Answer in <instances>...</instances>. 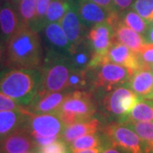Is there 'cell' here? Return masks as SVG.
<instances>
[{
  "label": "cell",
  "instance_id": "cell-33",
  "mask_svg": "<svg viewBox=\"0 0 153 153\" xmlns=\"http://www.w3.org/2000/svg\"><path fill=\"white\" fill-rule=\"evenodd\" d=\"M141 65L152 66L153 65V44H146L143 46L141 50L137 53Z\"/></svg>",
  "mask_w": 153,
  "mask_h": 153
},
{
  "label": "cell",
  "instance_id": "cell-41",
  "mask_svg": "<svg viewBox=\"0 0 153 153\" xmlns=\"http://www.w3.org/2000/svg\"><path fill=\"white\" fill-rule=\"evenodd\" d=\"M4 0H0V4H2V3L4 2Z\"/></svg>",
  "mask_w": 153,
  "mask_h": 153
},
{
  "label": "cell",
  "instance_id": "cell-45",
  "mask_svg": "<svg viewBox=\"0 0 153 153\" xmlns=\"http://www.w3.org/2000/svg\"><path fill=\"white\" fill-rule=\"evenodd\" d=\"M152 102H153V100H152Z\"/></svg>",
  "mask_w": 153,
  "mask_h": 153
},
{
  "label": "cell",
  "instance_id": "cell-37",
  "mask_svg": "<svg viewBox=\"0 0 153 153\" xmlns=\"http://www.w3.org/2000/svg\"><path fill=\"white\" fill-rule=\"evenodd\" d=\"M143 38L148 44H153V26L150 25L147 32L143 36Z\"/></svg>",
  "mask_w": 153,
  "mask_h": 153
},
{
  "label": "cell",
  "instance_id": "cell-43",
  "mask_svg": "<svg viewBox=\"0 0 153 153\" xmlns=\"http://www.w3.org/2000/svg\"><path fill=\"white\" fill-rule=\"evenodd\" d=\"M151 25H152V26H153V20H152V23H151Z\"/></svg>",
  "mask_w": 153,
  "mask_h": 153
},
{
  "label": "cell",
  "instance_id": "cell-14",
  "mask_svg": "<svg viewBox=\"0 0 153 153\" xmlns=\"http://www.w3.org/2000/svg\"><path fill=\"white\" fill-rule=\"evenodd\" d=\"M124 85L130 88L140 100H152L153 71L151 66L142 65L132 74Z\"/></svg>",
  "mask_w": 153,
  "mask_h": 153
},
{
  "label": "cell",
  "instance_id": "cell-17",
  "mask_svg": "<svg viewBox=\"0 0 153 153\" xmlns=\"http://www.w3.org/2000/svg\"><path fill=\"white\" fill-rule=\"evenodd\" d=\"M106 60L108 62L124 66L132 73L142 66L137 53L128 48L124 44L116 41L107 52Z\"/></svg>",
  "mask_w": 153,
  "mask_h": 153
},
{
  "label": "cell",
  "instance_id": "cell-2",
  "mask_svg": "<svg viewBox=\"0 0 153 153\" xmlns=\"http://www.w3.org/2000/svg\"><path fill=\"white\" fill-rule=\"evenodd\" d=\"M41 81L40 68L4 67L0 71V92L26 107L38 93Z\"/></svg>",
  "mask_w": 153,
  "mask_h": 153
},
{
  "label": "cell",
  "instance_id": "cell-36",
  "mask_svg": "<svg viewBox=\"0 0 153 153\" xmlns=\"http://www.w3.org/2000/svg\"><path fill=\"white\" fill-rule=\"evenodd\" d=\"M5 62V43L0 39V71L4 68Z\"/></svg>",
  "mask_w": 153,
  "mask_h": 153
},
{
  "label": "cell",
  "instance_id": "cell-6",
  "mask_svg": "<svg viewBox=\"0 0 153 153\" xmlns=\"http://www.w3.org/2000/svg\"><path fill=\"white\" fill-rule=\"evenodd\" d=\"M41 70V87L38 92H60L66 89L68 77L72 71L65 56L44 57Z\"/></svg>",
  "mask_w": 153,
  "mask_h": 153
},
{
  "label": "cell",
  "instance_id": "cell-7",
  "mask_svg": "<svg viewBox=\"0 0 153 153\" xmlns=\"http://www.w3.org/2000/svg\"><path fill=\"white\" fill-rule=\"evenodd\" d=\"M102 131L109 137L113 146L125 153H151L140 136L124 123H109Z\"/></svg>",
  "mask_w": 153,
  "mask_h": 153
},
{
  "label": "cell",
  "instance_id": "cell-10",
  "mask_svg": "<svg viewBox=\"0 0 153 153\" xmlns=\"http://www.w3.org/2000/svg\"><path fill=\"white\" fill-rule=\"evenodd\" d=\"M76 8L81 20L88 29L102 22H109L114 26L120 19V12L107 10L90 0H78Z\"/></svg>",
  "mask_w": 153,
  "mask_h": 153
},
{
  "label": "cell",
  "instance_id": "cell-19",
  "mask_svg": "<svg viewBox=\"0 0 153 153\" xmlns=\"http://www.w3.org/2000/svg\"><path fill=\"white\" fill-rule=\"evenodd\" d=\"M29 114L27 109L0 111V140L22 128Z\"/></svg>",
  "mask_w": 153,
  "mask_h": 153
},
{
  "label": "cell",
  "instance_id": "cell-32",
  "mask_svg": "<svg viewBox=\"0 0 153 153\" xmlns=\"http://www.w3.org/2000/svg\"><path fill=\"white\" fill-rule=\"evenodd\" d=\"M26 109L18 104L15 100L10 98L5 94L0 92V111H21Z\"/></svg>",
  "mask_w": 153,
  "mask_h": 153
},
{
  "label": "cell",
  "instance_id": "cell-24",
  "mask_svg": "<svg viewBox=\"0 0 153 153\" xmlns=\"http://www.w3.org/2000/svg\"><path fill=\"white\" fill-rule=\"evenodd\" d=\"M13 3L22 26L31 27L36 15L37 0H15Z\"/></svg>",
  "mask_w": 153,
  "mask_h": 153
},
{
  "label": "cell",
  "instance_id": "cell-11",
  "mask_svg": "<svg viewBox=\"0 0 153 153\" xmlns=\"http://www.w3.org/2000/svg\"><path fill=\"white\" fill-rule=\"evenodd\" d=\"M86 42L93 54L106 55L115 42L113 26L109 22L94 25L88 30Z\"/></svg>",
  "mask_w": 153,
  "mask_h": 153
},
{
  "label": "cell",
  "instance_id": "cell-12",
  "mask_svg": "<svg viewBox=\"0 0 153 153\" xmlns=\"http://www.w3.org/2000/svg\"><path fill=\"white\" fill-rule=\"evenodd\" d=\"M59 23L71 42L72 47H76L86 40L88 28L79 16L76 4L66 12Z\"/></svg>",
  "mask_w": 153,
  "mask_h": 153
},
{
  "label": "cell",
  "instance_id": "cell-22",
  "mask_svg": "<svg viewBox=\"0 0 153 153\" xmlns=\"http://www.w3.org/2000/svg\"><path fill=\"white\" fill-rule=\"evenodd\" d=\"M91 59L92 51L86 40L76 47H73L71 53L67 56V60L71 70L75 71L87 70Z\"/></svg>",
  "mask_w": 153,
  "mask_h": 153
},
{
  "label": "cell",
  "instance_id": "cell-9",
  "mask_svg": "<svg viewBox=\"0 0 153 153\" xmlns=\"http://www.w3.org/2000/svg\"><path fill=\"white\" fill-rule=\"evenodd\" d=\"M65 126L56 113L33 114L30 112L22 128L35 139L38 137L60 136Z\"/></svg>",
  "mask_w": 153,
  "mask_h": 153
},
{
  "label": "cell",
  "instance_id": "cell-29",
  "mask_svg": "<svg viewBox=\"0 0 153 153\" xmlns=\"http://www.w3.org/2000/svg\"><path fill=\"white\" fill-rule=\"evenodd\" d=\"M51 0H37L36 15L31 28L40 33L46 26V14Z\"/></svg>",
  "mask_w": 153,
  "mask_h": 153
},
{
  "label": "cell",
  "instance_id": "cell-28",
  "mask_svg": "<svg viewBox=\"0 0 153 153\" xmlns=\"http://www.w3.org/2000/svg\"><path fill=\"white\" fill-rule=\"evenodd\" d=\"M66 90L70 92L75 90H88V75L87 70H72L68 77Z\"/></svg>",
  "mask_w": 153,
  "mask_h": 153
},
{
  "label": "cell",
  "instance_id": "cell-15",
  "mask_svg": "<svg viewBox=\"0 0 153 153\" xmlns=\"http://www.w3.org/2000/svg\"><path fill=\"white\" fill-rule=\"evenodd\" d=\"M22 26L14 3L4 0L0 4V39L6 44Z\"/></svg>",
  "mask_w": 153,
  "mask_h": 153
},
{
  "label": "cell",
  "instance_id": "cell-1",
  "mask_svg": "<svg viewBox=\"0 0 153 153\" xmlns=\"http://www.w3.org/2000/svg\"><path fill=\"white\" fill-rule=\"evenodd\" d=\"M44 57L39 33L27 26H22L5 44V67L39 69Z\"/></svg>",
  "mask_w": 153,
  "mask_h": 153
},
{
  "label": "cell",
  "instance_id": "cell-44",
  "mask_svg": "<svg viewBox=\"0 0 153 153\" xmlns=\"http://www.w3.org/2000/svg\"><path fill=\"white\" fill-rule=\"evenodd\" d=\"M10 1H12V2H15V0H10Z\"/></svg>",
  "mask_w": 153,
  "mask_h": 153
},
{
  "label": "cell",
  "instance_id": "cell-25",
  "mask_svg": "<svg viewBox=\"0 0 153 153\" xmlns=\"http://www.w3.org/2000/svg\"><path fill=\"white\" fill-rule=\"evenodd\" d=\"M74 4L73 0H51L46 14V25L60 22Z\"/></svg>",
  "mask_w": 153,
  "mask_h": 153
},
{
  "label": "cell",
  "instance_id": "cell-3",
  "mask_svg": "<svg viewBox=\"0 0 153 153\" xmlns=\"http://www.w3.org/2000/svg\"><path fill=\"white\" fill-rule=\"evenodd\" d=\"M88 90L95 100H100L105 94L116 88L124 85L132 76L131 71L124 66L111 62H105L87 69Z\"/></svg>",
  "mask_w": 153,
  "mask_h": 153
},
{
  "label": "cell",
  "instance_id": "cell-35",
  "mask_svg": "<svg viewBox=\"0 0 153 153\" xmlns=\"http://www.w3.org/2000/svg\"><path fill=\"white\" fill-rule=\"evenodd\" d=\"M94 2V4H97L100 6L103 7L105 9H106L107 10L111 11V12H117V9L116 8L113 0H90ZM119 12V11H118Z\"/></svg>",
  "mask_w": 153,
  "mask_h": 153
},
{
  "label": "cell",
  "instance_id": "cell-30",
  "mask_svg": "<svg viewBox=\"0 0 153 153\" xmlns=\"http://www.w3.org/2000/svg\"><path fill=\"white\" fill-rule=\"evenodd\" d=\"M131 8L151 25L153 20V0H134Z\"/></svg>",
  "mask_w": 153,
  "mask_h": 153
},
{
  "label": "cell",
  "instance_id": "cell-18",
  "mask_svg": "<svg viewBox=\"0 0 153 153\" xmlns=\"http://www.w3.org/2000/svg\"><path fill=\"white\" fill-rule=\"evenodd\" d=\"M105 125L104 122L100 118L94 117L93 118L88 120L66 125L61 133L60 138L64 141L70 144L79 137L101 131Z\"/></svg>",
  "mask_w": 153,
  "mask_h": 153
},
{
  "label": "cell",
  "instance_id": "cell-40",
  "mask_svg": "<svg viewBox=\"0 0 153 153\" xmlns=\"http://www.w3.org/2000/svg\"><path fill=\"white\" fill-rule=\"evenodd\" d=\"M26 153H40V152H39V150H38V148H37V149H35V150L30 151V152H26Z\"/></svg>",
  "mask_w": 153,
  "mask_h": 153
},
{
  "label": "cell",
  "instance_id": "cell-20",
  "mask_svg": "<svg viewBox=\"0 0 153 153\" xmlns=\"http://www.w3.org/2000/svg\"><path fill=\"white\" fill-rule=\"evenodd\" d=\"M113 28L115 41L124 44L135 53H139L143 48V46L146 44L142 35L127 27L121 21V18L113 26Z\"/></svg>",
  "mask_w": 153,
  "mask_h": 153
},
{
  "label": "cell",
  "instance_id": "cell-13",
  "mask_svg": "<svg viewBox=\"0 0 153 153\" xmlns=\"http://www.w3.org/2000/svg\"><path fill=\"white\" fill-rule=\"evenodd\" d=\"M69 93L68 90L50 93L38 92L32 102L25 108L33 114L56 113Z\"/></svg>",
  "mask_w": 153,
  "mask_h": 153
},
{
  "label": "cell",
  "instance_id": "cell-31",
  "mask_svg": "<svg viewBox=\"0 0 153 153\" xmlns=\"http://www.w3.org/2000/svg\"><path fill=\"white\" fill-rule=\"evenodd\" d=\"M40 153H71L69 144L64 141L61 138L51 144L38 147Z\"/></svg>",
  "mask_w": 153,
  "mask_h": 153
},
{
  "label": "cell",
  "instance_id": "cell-34",
  "mask_svg": "<svg viewBox=\"0 0 153 153\" xmlns=\"http://www.w3.org/2000/svg\"><path fill=\"white\" fill-rule=\"evenodd\" d=\"M134 0H113L116 8L120 13L124 11L128 10L129 8H131Z\"/></svg>",
  "mask_w": 153,
  "mask_h": 153
},
{
  "label": "cell",
  "instance_id": "cell-27",
  "mask_svg": "<svg viewBox=\"0 0 153 153\" xmlns=\"http://www.w3.org/2000/svg\"><path fill=\"white\" fill-rule=\"evenodd\" d=\"M127 121L146 122L153 121V102L152 100H140L133 108Z\"/></svg>",
  "mask_w": 153,
  "mask_h": 153
},
{
  "label": "cell",
  "instance_id": "cell-8",
  "mask_svg": "<svg viewBox=\"0 0 153 153\" xmlns=\"http://www.w3.org/2000/svg\"><path fill=\"white\" fill-rule=\"evenodd\" d=\"M39 33H41L44 57H67L71 53L73 47L59 22L47 24Z\"/></svg>",
  "mask_w": 153,
  "mask_h": 153
},
{
  "label": "cell",
  "instance_id": "cell-26",
  "mask_svg": "<svg viewBox=\"0 0 153 153\" xmlns=\"http://www.w3.org/2000/svg\"><path fill=\"white\" fill-rule=\"evenodd\" d=\"M121 21L125 24L127 27L131 28L132 30L135 31L144 36L147 32L150 25L146 22L142 17L134 10H127L121 13Z\"/></svg>",
  "mask_w": 153,
  "mask_h": 153
},
{
  "label": "cell",
  "instance_id": "cell-38",
  "mask_svg": "<svg viewBox=\"0 0 153 153\" xmlns=\"http://www.w3.org/2000/svg\"><path fill=\"white\" fill-rule=\"evenodd\" d=\"M107 148L105 147H96V148H91V149H86V150H82V151H78L75 152L71 153H101L103 151H105Z\"/></svg>",
  "mask_w": 153,
  "mask_h": 153
},
{
  "label": "cell",
  "instance_id": "cell-5",
  "mask_svg": "<svg viewBox=\"0 0 153 153\" xmlns=\"http://www.w3.org/2000/svg\"><path fill=\"white\" fill-rule=\"evenodd\" d=\"M97 110L93 94L88 90H75L69 93L56 114L65 125H69L93 118Z\"/></svg>",
  "mask_w": 153,
  "mask_h": 153
},
{
  "label": "cell",
  "instance_id": "cell-46",
  "mask_svg": "<svg viewBox=\"0 0 153 153\" xmlns=\"http://www.w3.org/2000/svg\"><path fill=\"white\" fill-rule=\"evenodd\" d=\"M152 153H153V152H152Z\"/></svg>",
  "mask_w": 153,
  "mask_h": 153
},
{
  "label": "cell",
  "instance_id": "cell-21",
  "mask_svg": "<svg viewBox=\"0 0 153 153\" xmlns=\"http://www.w3.org/2000/svg\"><path fill=\"white\" fill-rule=\"evenodd\" d=\"M71 152H75L82 150L91 149L96 147L109 148L113 146L110 138L104 132L100 131L97 133L88 134L86 135L79 137L69 144Z\"/></svg>",
  "mask_w": 153,
  "mask_h": 153
},
{
  "label": "cell",
  "instance_id": "cell-4",
  "mask_svg": "<svg viewBox=\"0 0 153 153\" xmlns=\"http://www.w3.org/2000/svg\"><path fill=\"white\" fill-rule=\"evenodd\" d=\"M140 100L130 88L122 85L105 94L99 100L101 117L105 124L125 123L133 108Z\"/></svg>",
  "mask_w": 153,
  "mask_h": 153
},
{
  "label": "cell",
  "instance_id": "cell-16",
  "mask_svg": "<svg viewBox=\"0 0 153 153\" xmlns=\"http://www.w3.org/2000/svg\"><path fill=\"white\" fill-rule=\"evenodd\" d=\"M37 148L32 135L24 128L0 140V153H26Z\"/></svg>",
  "mask_w": 153,
  "mask_h": 153
},
{
  "label": "cell",
  "instance_id": "cell-39",
  "mask_svg": "<svg viewBox=\"0 0 153 153\" xmlns=\"http://www.w3.org/2000/svg\"><path fill=\"white\" fill-rule=\"evenodd\" d=\"M101 153H125L124 152H123L122 150L118 149L117 147L115 146H111V147L105 149V151H103Z\"/></svg>",
  "mask_w": 153,
  "mask_h": 153
},
{
  "label": "cell",
  "instance_id": "cell-23",
  "mask_svg": "<svg viewBox=\"0 0 153 153\" xmlns=\"http://www.w3.org/2000/svg\"><path fill=\"white\" fill-rule=\"evenodd\" d=\"M124 124L131 128L147 146L150 152H153V121L136 122L127 121Z\"/></svg>",
  "mask_w": 153,
  "mask_h": 153
},
{
  "label": "cell",
  "instance_id": "cell-42",
  "mask_svg": "<svg viewBox=\"0 0 153 153\" xmlns=\"http://www.w3.org/2000/svg\"><path fill=\"white\" fill-rule=\"evenodd\" d=\"M151 68H152V71H153V65L152 66H151Z\"/></svg>",
  "mask_w": 153,
  "mask_h": 153
}]
</instances>
